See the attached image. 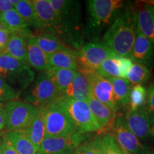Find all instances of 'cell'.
Listing matches in <instances>:
<instances>
[{
	"label": "cell",
	"mask_w": 154,
	"mask_h": 154,
	"mask_svg": "<svg viewBox=\"0 0 154 154\" xmlns=\"http://www.w3.org/2000/svg\"><path fill=\"white\" fill-rule=\"evenodd\" d=\"M90 92V87L85 76L77 71L72 82L63 96L77 101H86Z\"/></svg>",
	"instance_id": "cell-21"
},
{
	"label": "cell",
	"mask_w": 154,
	"mask_h": 154,
	"mask_svg": "<svg viewBox=\"0 0 154 154\" xmlns=\"http://www.w3.org/2000/svg\"><path fill=\"white\" fill-rule=\"evenodd\" d=\"M115 56L104 44L90 42L83 46L77 54L79 69L96 71L103 61Z\"/></svg>",
	"instance_id": "cell-10"
},
{
	"label": "cell",
	"mask_w": 154,
	"mask_h": 154,
	"mask_svg": "<svg viewBox=\"0 0 154 154\" xmlns=\"http://www.w3.org/2000/svg\"><path fill=\"white\" fill-rule=\"evenodd\" d=\"M78 71L87 80L92 95L116 113L117 108L113 99V88L110 81L101 76L95 70L79 68Z\"/></svg>",
	"instance_id": "cell-9"
},
{
	"label": "cell",
	"mask_w": 154,
	"mask_h": 154,
	"mask_svg": "<svg viewBox=\"0 0 154 154\" xmlns=\"http://www.w3.org/2000/svg\"><path fill=\"white\" fill-rule=\"evenodd\" d=\"M34 39L38 47L48 57L54 53L66 48L65 45L57 36L51 34L45 33L34 36Z\"/></svg>",
	"instance_id": "cell-27"
},
{
	"label": "cell",
	"mask_w": 154,
	"mask_h": 154,
	"mask_svg": "<svg viewBox=\"0 0 154 154\" xmlns=\"http://www.w3.org/2000/svg\"><path fill=\"white\" fill-rule=\"evenodd\" d=\"M4 106H5V104H4L2 102L0 101V108H2V107Z\"/></svg>",
	"instance_id": "cell-45"
},
{
	"label": "cell",
	"mask_w": 154,
	"mask_h": 154,
	"mask_svg": "<svg viewBox=\"0 0 154 154\" xmlns=\"http://www.w3.org/2000/svg\"><path fill=\"white\" fill-rule=\"evenodd\" d=\"M109 80L112 85L113 99L117 110L121 106L129 104L131 84L126 79L112 78Z\"/></svg>",
	"instance_id": "cell-24"
},
{
	"label": "cell",
	"mask_w": 154,
	"mask_h": 154,
	"mask_svg": "<svg viewBox=\"0 0 154 154\" xmlns=\"http://www.w3.org/2000/svg\"><path fill=\"white\" fill-rule=\"evenodd\" d=\"M100 139L104 149L105 154H122L121 149L111 134H103L102 136H100Z\"/></svg>",
	"instance_id": "cell-32"
},
{
	"label": "cell",
	"mask_w": 154,
	"mask_h": 154,
	"mask_svg": "<svg viewBox=\"0 0 154 154\" xmlns=\"http://www.w3.org/2000/svg\"><path fill=\"white\" fill-rule=\"evenodd\" d=\"M136 30V9L129 6L116 17L103 36V44L115 55L129 58Z\"/></svg>",
	"instance_id": "cell-1"
},
{
	"label": "cell",
	"mask_w": 154,
	"mask_h": 154,
	"mask_svg": "<svg viewBox=\"0 0 154 154\" xmlns=\"http://www.w3.org/2000/svg\"><path fill=\"white\" fill-rule=\"evenodd\" d=\"M147 91L142 85H134L131 89L129 109H136L144 106Z\"/></svg>",
	"instance_id": "cell-31"
},
{
	"label": "cell",
	"mask_w": 154,
	"mask_h": 154,
	"mask_svg": "<svg viewBox=\"0 0 154 154\" xmlns=\"http://www.w3.org/2000/svg\"><path fill=\"white\" fill-rule=\"evenodd\" d=\"M64 154H75L74 152H72V153H64Z\"/></svg>",
	"instance_id": "cell-47"
},
{
	"label": "cell",
	"mask_w": 154,
	"mask_h": 154,
	"mask_svg": "<svg viewBox=\"0 0 154 154\" xmlns=\"http://www.w3.org/2000/svg\"><path fill=\"white\" fill-rule=\"evenodd\" d=\"M129 59L149 69L153 68L154 65V44L138 29Z\"/></svg>",
	"instance_id": "cell-13"
},
{
	"label": "cell",
	"mask_w": 154,
	"mask_h": 154,
	"mask_svg": "<svg viewBox=\"0 0 154 154\" xmlns=\"http://www.w3.org/2000/svg\"><path fill=\"white\" fill-rule=\"evenodd\" d=\"M14 9L25 22L27 23L29 26H32L36 29L42 28V25L36 17L32 1L19 0V3L14 7Z\"/></svg>",
	"instance_id": "cell-28"
},
{
	"label": "cell",
	"mask_w": 154,
	"mask_h": 154,
	"mask_svg": "<svg viewBox=\"0 0 154 154\" xmlns=\"http://www.w3.org/2000/svg\"><path fill=\"white\" fill-rule=\"evenodd\" d=\"M60 21L63 31L72 27L79 22L80 9L79 3L68 0H49Z\"/></svg>",
	"instance_id": "cell-14"
},
{
	"label": "cell",
	"mask_w": 154,
	"mask_h": 154,
	"mask_svg": "<svg viewBox=\"0 0 154 154\" xmlns=\"http://www.w3.org/2000/svg\"><path fill=\"white\" fill-rule=\"evenodd\" d=\"M12 9H14V6L9 2V0H0V15Z\"/></svg>",
	"instance_id": "cell-39"
},
{
	"label": "cell",
	"mask_w": 154,
	"mask_h": 154,
	"mask_svg": "<svg viewBox=\"0 0 154 154\" xmlns=\"http://www.w3.org/2000/svg\"><path fill=\"white\" fill-rule=\"evenodd\" d=\"M19 94L0 76V101H16Z\"/></svg>",
	"instance_id": "cell-33"
},
{
	"label": "cell",
	"mask_w": 154,
	"mask_h": 154,
	"mask_svg": "<svg viewBox=\"0 0 154 154\" xmlns=\"http://www.w3.org/2000/svg\"><path fill=\"white\" fill-rule=\"evenodd\" d=\"M7 113L6 128L9 131L24 130L32 122L38 108L20 101H11L5 104Z\"/></svg>",
	"instance_id": "cell-7"
},
{
	"label": "cell",
	"mask_w": 154,
	"mask_h": 154,
	"mask_svg": "<svg viewBox=\"0 0 154 154\" xmlns=\"http://www.w3.org/2000/svg\"><path fill=\"white\" fill-rule=\"evenodd\" d=\"M76 72L77 71L59 69L51 66L45 71L61 96L64 94L67 88L74 79Z\"/></svg>",
	"instance_id": "cell-22"
},
{
	"label": "cell",
	"mask_w": 154,
	"mask_h": 154,
	"mask_svg": "<svg viewBox=\"0 0 154 154\" xmlns=\"http://www.w3.org/2000/svg\"><path fill=\"white\" fill-rule=\"evenodd\" d=\"M9 2H10L11 5L14 6V7L15 6H16L17 4L19 3V0H9Z\"/></svg>",
	"instance_id": "cell-43"
},
{
	"label": "cell",
	"mask_w": 154,
	"mask_h": 154,
	"mask_svg": "<svg viewBox=\"0 0 154 154\" xmlns=\"http://www.w3.org/2000/svg\"><path fill=\"white\" fill-rule=\"evenodd\" d=\"M98 74L106 79L119 78V66L117 56L109 58L101 63L96 70Z\"/></svg>",
	"instance_id": "cell-30"
},
{
	"label": "cell",
	"mask_w": 154,
	"mask_h": 154,
	"mask_svg": "<svg viewBox=\"0 0 154 154\" xmlns=\"http://www.w3.org/2000/svg\"><path fill=\"white\" fill-rule=\"evenodd\" d=\"M75 154H98L97 138L84 140L74 151Z\"/></svg>",
	"instance_id": "cell-34"
},
{
	"label": "cell",
	"mask_w": 154,
	"mask_h": 154,
	"mask_svg": "<svg viewBox=\"0 0 154 154\" xmlns=\"http://www.w3.org/2000/svg\"><path fill=\"white\" fill-rule=\"evenodd\" d=\"M117 60H118L119 72H120L119 73V78L126 79L127 74L134 63L129 58L119 57V56H117Z\"/></svg>",
	"instance_id": "cell-35"
},
{
	"label": "cell",
	"mask_w": 154,
	"mask_h": 154,
	"mask_svg": "<svg viewBox=\"0 0 154 154\" xmlns=\"http://www.w3.org/2000/svg\"><path fill=\"white\" fill-rule=\"evenodd\" d=\"M6 123H7V113L4 106L2 108H0V131L6 127Z\"/></svg>",
	"instance_id": "cell-40"
},
{
	"label": "cell",
	"mask_w": 154,
	"mask_h": 154,
	"mask_svg": "<svg viewBox=\"0 0 154 154\" xmlns=\"http://www.w3.org/2000/svg\"><path fill=\"white\" fill-rule=\"evenodd\" d=\"M86 102L97 122L101 127V131L111 130L114 124L116 114L106 105L96 99L92 95L91 91L89 92Z\"/></svg>",
	"instance_id": "cell-16"
},
{
	"label": "cell",
	"mask_w": 154,
	"mask_h": 154,
	"mask_svg": "<svg viewBox=\"0 0 154 154\" xmlns=\"http://www.w3.org/2000/svg\"><path fill=\"white\" fill-rule=\"evenodd\" d=\"M2 136V133L0 132V136Z\"/></svg>",
	"instance_id": "cell-48"
},
{
	"label": "cell",
	"mask_w": 154,
	"mask_h": 154,
	"mask_svg": "<svg viewBox=\"0 0 154 154\" xmlns=\"http://www.w3.org/2000/svg\"><path fill=\"white\" fill-rule=\"evenodd\" d=\"M57 101L68 113L79 133L86 134L101 131V127L86 101H77L63 96L58 98Z\"/></svg>",
	"instance_id": "cell-4"
},
{
	"label": "cell",
	"mask_w": 154,
	"mask_h": 154,
	"mask_svg": "<svg viewBox=\"0 0 154 154\" xmlns=\"http://www.w3.org/2000/svg\"><path fill=\"white\" fill-rule=\"evenodd\" d=\"M0 76L19 95L35 79L34 72L24 64L5 52H0Z\"/></svg>",
	"instance_id": "cell-2"
},
{
	"label": "cell",
	"mask_w": 154,
	"mask_h": 154,
	"mask_svg": "<svg viewBox=\"0 0 154 154\" xmlns=\"http://www.w3.org/2000/svg\"><path fill=\"white\" fill-rule=\"evenodd\" d=\"M124 2L120 0H89L87 2L88 25L99 31L114 20L121 11Z\"/></svg>",
	"instance_id": "cell-6"
},
{
	"label": "cell",
	"mask_w": 154,
	"mask_h": 154,
	"mask_svg": "<svg viewBox=\"0 0 154 154\" xmlns=\"http://www.w3.org/2000/svg\"><path fill=\"white\" fill-rule=\"evenodd\" d=\"M111 134L122 151L131 154H151L149 149L144 146L139 139L131 131L121 115L116 116Z\"/></svg>",
	"instance_id": "cell-8"
},
{
	"label": "cell",
	"mask_w": 154,
	"mask_h": 154,
	"mask_svg": "<svg viewBox=\"0 0 154 154\" xmlns=\"http://www.w3.org/2000/svg\"><path fill=\"white\" fill-rule=\"evenodd\" d=\"M32 2L42 27L57 32H63L60 21L49 0H34Z\"/></svg>",
	"instance_id": "cell-15"
},
{
	"label": "cell",
	"mask_w": 154,
	"mask_h": 154,
	"mask_svg": "<svg viewBox=\"0 0 154 154\" xmlns=\"http://www.w3.org/2000/svg\"><path fill=\"white\" fill-rule=\"evenodd\" d=\"M144 107L149 115L154 116V84L148 90Z\"/></svg>",
	"instance_id": "cell-36"
},
{
	"label": "cell",
	"mask_w": 154,
	"mask_h": 154,
	"mask_svg": "<svg viewBox=\"0 0 154 154\" xmlns=\"http://www.w3.org/2000/svg\"><path fill=\"white\" fill-rule=\"evenodd\" d=\"M0 23L11 34H17L26 38L32 36L27 23L14 9L0 15Z\"/></svg>",
	"instance_id": "cell-18"
},
{
	"label": "cell",
	"mask_w": 154,
	"mask_h": 154,
	"mask_svg": "<svg viewBox=\"0 0 154 154\" xmlns=\"http://www.w3.org/2000/svg\"><path fill=\"white\" fill-rule=\"evenodd\" d=\"M1 146H2V138H0V154H1Z\"/></svg>",
	"instance_id": "cell-46"
},
{
	"label": "cell",
	"mask_w": 154,
	"mask_h": 154,
	"mask_svg": "<svg viewBox=\"0 0 154 154\" xmlns=\"http://www.w3.org/2000/svg\"><path fill=\"white\" fill-rule=\"evenodd\" d=\"M149 116L150 123H151V137L154 138V116Z\"/></svg>",
	"instance_id": "cell-42"
},
{
	"label": "cell",
	"mask_w": 154,
	"mask_h": 154,
	"mask_svg": "<svg viewBox=\"0 0 154 154\" xmlns=\"http://www.w3.org/2000/svg\"><path fill=\"white\" fill-rule=\"evenodd\" d=\"M41 109L45 126V137L66 136L79 133L68 113L57 100Z\"/></svg>",
	"instance_id": "cell-3"
},
{
	"label": "cell",
	"mask_w": 154,
	"mask_h": 154,
	"mask_svg": "<svg viewBox=\"0 0 154 154\" xmlns=\"http://www.w3.org/2000/svg\"><path fill=\"white\" fill-rule=\"evenodd\" d=\"M24 102L43 108L60 97L57 88L45 72H41L30 86L22 92Z\"/></svg>",
	"instance_id": "cell-5"
},
{
	"label": "cell",
	"mask_w": 154,
	"mask_h": 154,
	"mask_svg": "<svg viewBox=\"0 0 154 154\" xmlns=\"http://www.w3.org/2000/svg\"><path fill=\"white\" fill-rule=\"evenodd\" d=\"M24 131L31 142L38 149L45 138V126L41 108H38V112L32 122Z\"/></svg>",
	"instance_id": "cell-26"
},
{
	"label": "cell",
	"mask_w": 154,
	"mask_h": 154,
	"mask_svg": "<svg viewBox=\"0 0 154 154\" xmlns=\"http://www.w3.org/2000/svg\"><path fill=\"white\" fill-rule=\"evenodd\" d=\"M151 76V71L147 66L134 63L127 74L126 79L134 85H141L147 82Z\"/></svg>",
	"instance_id": "cell-29"
},
{
	"label": "cell",
	"mask_w": 154,
	"mask_h": 154,
	"mask_svg": "<svg viewBox=\"0 0 154 154\" xmlns=\"http://www.w3.org/2000/svg\"><path fill=\"white\" fill-rule=\"evenodd\" d=\"M26 39L24 36L11 34L8 44L3 52L7 53L24 64L28 65L26 59Z\"/></svg>",
	"instance_id": "cell-25"
},
{
	"label": "cell",
	"mask_w": 154,
	"mask_h": 154,
	"mask_svg": "<svg viewBox=\"0 0 154 154\" xmlns=\"http://www.w3.org/2000/svg\"><path fill=\"white\" fill-rule=\"evenodd\" d=\"M48 60L51 67L78 71L77 54L66 47L49 56Z\"/></svg>",
	"instance_id": "cell-20"
},
{
	"label": "cell",
	"mask_w": 154,
	"mask_h": 154,
	"mask_svg": "<svg viewBox=\"0 0 154 154\" xmlns=\"http://www.w3.org/2000/svg\"><path fill=\"white\" fill-rule=\"evenodd\" d=\"M121 151H122V154H131V153H128V152L122 151V150H121Z\"/></svg>",
	"instance_id": "cell-44"
},
{
	"label": "cell",
	"mask_w": 154,
	"mask_h": 154,
	"mask_svg": "<svg viewBox=\"0 0 154 154\" xmlns=\"http://www.w3.org/2000/svg\"><path fill=\"white\" fill-rule=\"evenodd\" d=\"M124 119L131 131L138 139L146 140L151 137L149 116L145 107L128 109Z\"/></svg>",
	"instance_id": "cell-12"
},
{
	"label": "cell",
	"mask_w": 154,
	"mask_h": 154,
	"mask_svg": "<svg viewBox=\"0 0 154 154\" xmlns=\"http://www.w3.org/2000/svg\"><path fill=\"white\" fill-rule=\"evenodd\" d=\"M19 154H36L38 149L31 142L24 130L9 131L5 135Z\"/></svg>",
	"instance_id": "cell-23"
},
{
	"label": "cell",
	"mask_w": 154,
	"mask_h": 154,
	"mask_svg": "<svg viewBox=\"0 0 154 154\" xmlns=\"http://www.w3.org/2000/svg\"><path fill=\"white\" fill-rule=\"evenodd\" d=\"M97 152L98 154H105L104 149H103V146L101 142V139H100V136H97Z\"/></svg>",
	"instance_id": "cell-41"
},
{
	"label": "cell",
	"mask_w": 154,
	"mask_h": 154,
	"mask_svg": "<svg viewBox=\"0 0 154 154\" xmlns=\"http://www.w3.org/2000/svg\"><path fill=\"white\" fill-rule=\"evenodd\" d=\"M26 59L30 67L40 72H45L50 67L48 56L38 47L34 36L26 39Z\"/></svg>",
	"instance_id": "cell-19"
},
{
	"label": "cell",
	"mask_w": 154,
	"mask_h": 154,
	"mask_svg": "<svg viewBox=\"0 0 154 154\" xmlns=\"http://www.w3.org/2000/svg\"><path fill=\"white\" fill-rule=\"evenodd\" d=\"M1 154H19L11 143V142L5 137V136H4L2 139Z\"/></svg>",
	"instance_id": "cell-37"
},
{
	"label": "cell",
	"mask_w": 154,
	"mask_h": 154,
	"mask_svg": "<svg viewBox=\"0 0 154 154\" xmlns=\"http://www.w3.org/2000/svg\"><path fill=\"white\" fill-rule=\"evenodd\" d=\"M85 134L79 133L59 137H45L36 154H64L74 152L84 141Z\"/></svg>",
	"instance_id": "cell-11"
},
{
	"label": "cell",
	"mask_w": 154,
	"mask_h": 154,
	"mask_svg": "<svg viewBox=\"0 0 154 154\" xmlns=\"http://www.w3.org/2000/svg\"><path fill=\"white\" fill-rule=\"evenodd\" d=\"M136 13L137 29L154 44V5L144 4Z\"/></svg>",
	"instance_id": "cell-17"
},
{
	"label": "cell",
	"mask_w": 154,
	"mask_h": 154,
	"mask_svg": "<svg viewBox=\"0 0 154 154\" xmlns=\"http://www.w3.org/2000/svg\"><path fill=\"white\" fill-rule=\"evenodd\" d=\"M11 34L5 28H0V52L5 51Z\"/></svg>",
	"instance_id": "cell-38"
}]
</instances>
